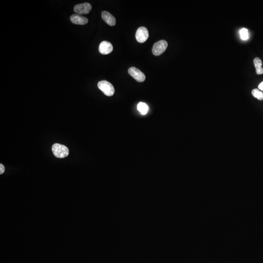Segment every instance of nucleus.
Masks as SVG:
<instances>
[{
	"label": "nucleus",
	"instance_id": "1",
	"mask_svg": "<svg viewBox=\"0 0 263 263\" xmlns=\"http://www.w3.org/2000/svg\"><path fill=\"white\" fill-rule=\"evenodd\" d=\"M52 150L54 156L60 159L64 158L69 155V149L67 147L58 143H56L53 145Z\"/></svg>",
	"mask_w": 263,
	"mask_h": 263
},
{
	"label": "nucleus",
	"instance_id": "2",
	"mask_svg": "<svg viewBox=\"0 0 263 263\" xmlns=\"http://www.w3.org/2000/svg\"><path fill=\"white\" fill-rule=\"evenodd\" d=\"M97 86L106 96L110 97L112 96L115 93L114 86L111 83L107 81H101L97 84Z\"/></svg>",
	"mask_w": 263,
	"mask_h": 263
},
{
	"label": "nucleus",
	"instance_id": "3",
	"mask_svg": "<svg viewBox=\"0 0 263 263\" xmlns=\"http://www.w3.org/2000/svg\"><path fill=\"white\" fill-rule=\"evenodd\" d=\"M168 47V42L165 40H160L153 45L152 52L155 56H159L163 54Z\"/></svg>",
	"mask_w": 263,
	"mask_h": 263
},
{
	"label": "nucleus",
	"instance_id": "4",
	"mask_svg": "<svg viewBox=\"0 0 263 263\" xmlns=\"http://www.w3.org/2000/svg\"><path fill=\"white\" fill-rule=\"evenodd\" d=\"M128 73L132 77L134 78L137 82H141L145 80L146 77L144 74L135 67L130 68L128 70Z\"/></svg>",
	"mask_w": 263,
	"mask_h": 263
},
{
	"label": "nucleus",
	"instance_id": "5",
	"mask_svg": "<svg viewBox=\"0 0 263 263\" xmlns=\"http://www.w3.org/2000/svg\"><path fill=\"white\" fill-rule=\"evenodd\" d=\"M149 37L148 30L145 27H139L135 34L137 41L140 43H143L147 41Z\"/></svg>",
	"mask_w": 263,
	"mask_h": 263
},
{
	"label": "nucleus",
	"instance_id": "6",
	"mask_svg": "<svg viewBox=\"0 0 263 263\" xmlns=\"http://www.w3.org/2000/svg\"><path fill=\"white\" fill-rule=\"evenodd\" d=\"M92 7L91 4L88 3L79 4L75 6L74 10L76 13L79 15L87 14L89 13L92 10Z\"/></svg>",
	"mask_w": 263,
	"mask_h": 263
},
{
	"label": "nucleus",
	"instance_id": "7",
	"mask_svg": "<svg viewBox=\"0 0 263 263\" xmlns=\"http://www.w3.org/2000/svg\"><path fill=\"white\" fill-rule=\"evenodd\" d=\"M113 50V46L111 43L108 41H103L100 44L99 51L103 55H107L112 52Z\"/></svg>",
	"mask_w": 263,
	"mask_h": 263
},
{
	"label": "nucleus",
	"instance_id": "8",
	"mask_svg": "<svg viewBox=\"0 0 263 263\" xmlns=\"http://www.w3.org/2000/svg\"><path fill=\"white\" fill-rule=\"evenodd\" d=\"M102 19L104 20L106 23L109 26H114L116 23V20L114 16L111 13L106 11H104L101 13Z\"/></svg>",
	"mask_w": 263,
	"mask_h": 263
},
{
	"label": "nucleus",
	"instance_id": "9",
	"mask_svg": "<svg viewBox=\"0 0 263 263\" xmlns=\"http://www.w3.org/2000/svg\"><path fill=\"white\" fill-rule=\"evenodd\" d=\"M72 23L79 25H84L88 23V20L87 18L82 16L79 14H73L70 17Z\"/></svg>",
	"mask_w": 263,
	"mask_h": 263
},
{
	"label": "nucleus",
	"instance_id": "10",
	"mask_svg": "<svg viewBox=\"0 0 263 263\" xmlns=\"http://www.w3.org/2000/svg\"><path fill=\"white\" fill-rule=\"evenodd\" d=\"M254 64L257 74H263V68L262 67L263 63L259 57H255L254 60Z\"/></svg>",
	"mask_w": 263,
	"mask_h": 263
},
{
	"label": "nucleus",
	"instance_id": "11",
	"mask_svg": "<svg viewBox=\"0 0 263 263\" xmlns=\"http://www.w3.org/2000/svg\"><path fill=\"white\" fill-rule=\"evenodd\" d=\"M138 109L141 114L142 115H146L148 112V106L145 103L139 102L138 105Z\"/></svg>",
	"mask_w": 263,
	"mask_h": 263
},
{
	"label": "nucleus",
	"instance_id": "12",
	"mask_svg": "<svg viewBox=\"0 0 263 263\" xmlns=\"http://www.w3.org/2000/svg\"><path fill=\"white\" fill-rule=\"evenodd\" d=\"M240 35L242 40H244V41L248 40L249 38V31L246 28H242L240 30Z\"/></svg>",
	"mask_w": 263,
	"mask_h": 263
},
{
	"label": "nucleus",
	"instance_id": "13",
	"mask_svg": "<svg viewBox=\"0 0 263 263\" xmlns=\"http://www.w3.org/2000/svg\"><path fill=\"white\" fill-rule=\"evenodd\" d=\"M252 94L254 97L260 101L263 100V93L258 89H254L252 91Z\"/></svg>",
	"mask_w": 263,
	"mask_h": 263
},
{
	"label": "nucleus",
	"instance_id": "14",
	"mask_svg": "<svg viewBox=\"0 0 263 263\" xmlns=\"http://www.w3.org/2000/svg\"><path fill=\"white\" fill-rule=\"evenodd\" d=\"M5 171V168L2 164H0V174L2 175Z\"/></svg>",
	"mask_w": 263,
	"mask_h": 263
},
{
	"label": "nucleus",
	"instance_id": "15",
	"mask_svg": "<svg viewBox=\"0 0 263 263\" xmlns=\"http://www.w3.org/2000/svg\"><path fill=\"white\" fill-rule=\"evenodd\" d=\"M258 88H259V89L261 91H263V82L260 83L259 85L258 86Z\"/></svg>",
	"mask_w": 263,
	"mask_h": 263
}]
</instances>
